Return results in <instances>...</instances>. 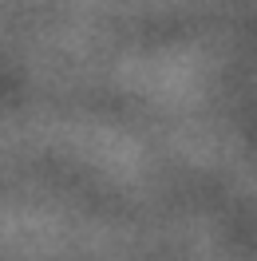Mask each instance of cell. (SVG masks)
Returning a JSON list of instances; mask_svg holds the SVG:
<instances>
[]
</instances>
